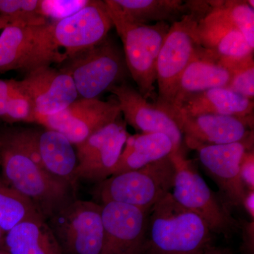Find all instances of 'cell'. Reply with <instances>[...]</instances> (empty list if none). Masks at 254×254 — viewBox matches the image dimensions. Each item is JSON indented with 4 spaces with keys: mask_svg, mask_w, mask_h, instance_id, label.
Segmentation results:
<instances>
[{
    "mask_svg": "<svg viewBox=\"0 0 254 254\" xmlns=\"http://www.w3.org/2000/svg\"><path fill=\"white\" fill-rule=\"evenodd\" d=\"M202 254H232L231 251L226 248L214 247L210 245L205 248Z\"/></svg>",
    "mask_w": 254,
    "mask_h": 254,
    "instance_id": "cell-35",
    "label": "cell"
},
{
    "mask_svg": "<svg viewBox=\"0 0 254 254\" xmlns=\"http://www.w3.org/2000/svg\"><path fill=\"white\" fill-rule=\"evenodd\" d=\"M253 147L254 139L195 150L202 167L218 185L221 198L230 208L242 207L247 190L241 179V162L246 152Z\"/></svg>",
    "mask_w": 254,
    "mask_h": 254,
    "instance_id": "cell-15",
    "label": "cell"
},
{
    "mask_svg": "<svg viewBox=\"0 0 254 254\" xmlns=\"http://www.w3.org/2000/svg\"><path fill=\"white\" fill-rule=\"evenodd\" d=\"M63 63L60 69L72 78L79 98H98L103 92L127 81L131 76L123 50L109 36Z\"/></svg>",
    "mask_w": 254,
    "mask_h": 254,
    "instance_id": "cell-6",
    "label": "cell"
},
{
    "mask_svg": "<svg viewBox=\"0 0 254 254\" xmlns=\"http://www.w3.org/2000/svg\"><path fill=\"white\" fill-rule=\"evenodd\" d=\"M64 56L53 44L50 23L28 26L11 23L0 34V73L63 63Z\"/></svg>",
    "mask_w": 254,
    "mask_h": 254,
    "instance_id": "cell-8",
    "label": "cell"
},
{
    "mask_svg": "<svg viewBox=\"0 0 254 254\" xmlns=\"http://www.w3.org/2000/svg\"><path fill=\"white\" fill-rule=\"evenodd\" d=\"M0 254H2L0 253Z\"/></svg>",
    "mask_w": 254,
    "mask_h": 254,
    "instance_id": "cell-42",
    "label": "cell"
},
{
    "mask_svg": "<svg viewBox=\"0 0 254 254\" xmlns=\"http://www.w3.org/2000/svg\"><path fill=\"white\" fill-rule=\"evenodd\" d=\"M89 0L78 1H55L41 0L42 15L45 18H51L59 21L77 12L88 4Z\"/></svg>",
    "mask_w": 254,
    "mask_h": 254,
    "instance_id": "cell-30",
    "label": "cell"
},
{
    "mask_svg": "<svg viewBox=\"0 0 254 254\" xmlns=\"http://www.w3.org/2000/svg\"><path fill=\"white\" fill-rule=\"evenodd\" d=\"M254 1H253V0H250V1H247V3H248V4L250 5V6H251V7L252 8V9H254Z\"/></svg>",
    "mask_w": 254,
    "mask_h": 254,
    "instance_id": "cell-38",
    "label": "cell"
},
{
    "mask_svg": "<svg viewBox=\"0 0 254 254\" xmlns=\"http://www.w3.org/2000/svg\"><path fill=\"white\" fill-rule=\"evenodd\" d=\"M105 3L113 26L123 42L124 55L130 76L142 96L147 100H153L155 103L158 96L155 87L157 60L170 24L136 22L124 15L114 0H106Z\"/></svg>",
    "mask_w": 254,
    "mask_h": 254,
    "instance_id": "cell-3",
    "label": "cell"
},
{
    "mask_svg": "<svg viewBox=\"0 0 254 254\" xmlns=\"http://www.w3.org/2000/svg\"><path fill=\"white\" fill-rule=\"evenodd\" d=\"M0 15L11 23L38 26L48 23L42 15L41 0H0Z\"/></svg>",
    "mask_w": 254,
    "mask_h": 254,
    "instance_id": "cell-27",
    "label": "cell"
},
{
    "mask_svg": "<svg viewBox=\"0 0 254 254\" xmlns=\"http://www.w3.org/2000/svg\"><path fill=\"white\" fill-rule=\"evenodd\" d=\"M60 245L73 254H102V205L75 199L47 220Z\"/></svg>",
    "mask_w": 254,
    "mask_h": 254,
    "instance_id": "cell-9",
    "label": "cell"
},
{
    "mask_svg": "<svg viewBox=\"0 0 254 254\" xmlns=\"http://www.w3.org/2000/svg\"><path fill=\"white\" fill-rule=\"evenodd\" d=\"M11 23V21L9 18L2 16V15H0V31L4 29L7 25H9V23Z\"/></svg>",
    "mask_w": 254,
    "mask_h": 254,
    "instance_id": "cell-37",
    "label": "cell"
},
{
    "mask_svg": "<svg viewBox=\"0 0 254 254\" xmlns=\"http://www.w3.org/2000/svg\"><path fill=\"white\" fill-rule=\"evenodd\" d=\"M211 240L205 222L170 193L148 211L141 254H202Z\"/></svg>",
    "mask_w": 254,
    "mask_h": 254,
    "instance_id": "cell-1",
    "label": "cell"
},
{
    "mask_svg": "<svg viewBox=\"0 0 254 254\" xmlns=\"http://www.w3.org/2000/svg\"><path fill=\"white\" fill-rule=\"evenodd\" d=\"M4 121L36 123V113L31 100L21 93L8 98Z\"/></svg>",
    "mask_w": 254,
    "mask_h": 254,
    "instance_id": "cell-29",
    "label": "cell"
},
{
    "mask_svg": "<svg viewBox=\"0 0 254 254\" xmlns=\"http://www.w3.org/2000/svg\"><path fill=\"white\" fill-rule=\"evenodd\" d=\"M38 219L45 218L31 200L0 179V228L4 233L21 222Z\"/></svg>",
    "mask_w": 254,
    "mask_h": 254,
    "instance_id": "cell-25",
    "label": "cell"
},
{
    "mask_svg": "<svg viewBox=\"0 0 254 254\" xmlns=\"http://www.w3.org/2000/svg\"><path fill=\"white\" fill-rule=\"evenodd\" d=\"M173 152V142L163 133L129 135L113 175L138 170L170 156Z\"/></svg>",
    "mask_w": 254,
    "mask_h": 254,
    "instance_id": "cell-22",
    "label": "cell"
},
{
    "mask_svg": "<svg viewBox=\"0 0 254 254\" xmlns=\"http://www.w3.org/2000/svg\"><path fill=\"white\" fill-rule=\"evenodd\" d=\"M26 73L18 88L31 100L36 118L59 113L78 98L72 78L62 70L44 65Z\"/></svg>",
    "mask_w": 254,
    "mask_h": 254,
    "instance_id": "cell-17",
    "label": "cell"
},
{
    "mask_svg": "<svg viewBox=\"0 0 254 254\" xmlns=\"http://www.w3.org/2000/svg\"><path fill=\"white\" fill-rule=\"evenodd\" d=\"M105 1L92 0L68 17L50 23V35L57 49L63 48L65 60L104 41L113 28Z\"/></svg>",
    "mask_w": 254,
    "mask_h": 254,
    "instance_id": "cell-11",
    "label": "cell"
},
{
    "mask_svg": "<svg viewBox=\"0 0 254 254\" xmlns=\"http://www.w3.org/2000/svg\"><path fill=\"white\" fill-rule=\"evenodd\" d=\"M175 175V164L170 155L138 170L108 177L98 183L95 196L101 204L118 202L149 211L171 193Z\"/></svg>",
    "mask_w": 254,
    "mask_h": 254,
    "instance_id": "cell-4",
    "label": "cell"
},
{
    "mask_svg": "<svg viewBox=\"0 0 254 254\" xmlns=\"http://www.w3.org/2000/svg\"><path fill=\"white\" fill-rule=\"evenodd\" d=\"M0 139L3 179L31 200L46 221L76 199L74 187L50 175L2 136Z\"/></svg>",
    "mask_w": 254,
    "mask_h": 254,
    "instance_id": "cell-2",
    "label": "cell"
},
{
    "mask_svg": "<svg viewBox=\"0 0 254 254\" xmlns=\"http://www.w3.org/2000/svg\"><path fill=\"white\" fill-rule=\"evenodd\" d=\"M207 1L208 7L198 16L195 40L208 56L230 71L242 62L254 58V49L225 13L212 1Z\"/></svg>",
    "mask_w": 254,
    "mask_h": 254,
    "instance_id": "cell-10",
    "label": "cell"
},
{
    "mask_svg": "<svg viewBox=\"0 0 254 254\" xmlns=\"http://www.w3.org/2000/svg\"><path fill=\"white\" fill-rule=\"evenodd\" d=\"M4 233V231H3V230H1V228H0V240H1V237H2L3 234Z\"/></svg>",
    "mask_w": 254,
    "mask_h": 254,
    "instance_id": "cell-39",
    "label": "cell"
},
{
    "mask_svg": "<svg viewBox=\"0 0 254 254\" xmlns=\"http://www.w3.org/2000/svg\"><path fill=\"white\" fill-rule=\"evenodd\" d=\"M240 176L247 190H254V151L247 150L240 165Z\"/></svg>",
    "mask_w": 254,
    "mask_h": 254,
    "instance_id": "cell-31",
    "label": "cell"
},
{
    "mask_svg": "<svg viewBox=\"0 0 254 254\" xmlns=\"http://www.w3.org/2000/svg\"><path fill=\"white\" fill-rule=\"evenodd\" d=\"M173 112H180L190 116L219 115L254 118V100L247 99L226 88H213L189 95L177 108L168 113Z\"/></svg>",
    "mask_w": 254,
    "mask_h": 254,
    "instance_id": "cell-19",
    "label": "cell"
},
{
    "mask_svg": "<svg viewBox=\"0 0 254 254\" xmlns=\"http://www.w3.org/2000/svg\"><path fill=\"white\" fill-rule=\"evenodd\" d=\"M198 15L193 11L185 15L170 26L156 63L158 92L154 104L164 110L173 103L182 73L199 52L194 31Z\"/></svg>",
    "mask_w": 254,
    "mask_h": 254,
    "instance_id": "cell-7",
    "label": "cell"
},
{
    "mask_svg": "<svg viewBox=\"0 0 254 254\" xmlns=\"http://www.w3.org/2000/svg\"><path fill=\"white\" fill-rule=\"evenodd\" d=\"M8 98L0 96V119L4 120L6 117V105H7Z\"/></svg>",
    "mask_w": 254,
    "mask_h": 254,
    "instance_id": "cell-36",
    "label": "cell"
},
{
    "mask_svg": "<svg viewBox=\"0 0 254 254\" xmlns=\"http://www.w3.org/2000/svg\"><path fill=\"white\" fill-rule=\"evenodd\" d=\"M10 254H61L60 245L45 219L28 220L6 232Z\"/></svg>",
    "mask_w": 254,
    "mask_h": 254,
    "instance_id": "cell-23",
    "label": "cell"
},
{
    "mask_svg": "<svg viewBox=\"0 0 254 254\" xmlns=\"http://www.w3.org/2000/svg\"><path fill=\"white\" fill-rule=\"evenodd\" d=\"M230 78V71L208 56L200 47L198 55L182 73L173 103L165 111L177 108L182 100L189 95L213 88H227Z\"/></svg>",
    "mask_w": 254,
    "mask_h": 254,
    "instance_id": "cell-20",
    "label": "cell"
},
{
    "mask_svg": "<svg viewBox=\"0 0 254 254\" xmlns=\"http://www.w3.org/2000/svg\"><path fill=\"white\" fill-rule=\"evenodd\" d=\"M0 165H1V156H0Z\"/></svg>",
    "mask_w": 254,
    "mask_h": 254,
    "instance_id": "cell-40",
    "label": "cell"
},
{
    "mask_svg": "<svg viewBox=\"0 0 254 254\" xmlns=\"http://www.w3.org/2000/svg\"><path fill=\"white\" fill-rule=\"evenodd\" d=\"M242 207L250 215V220H254V190H247L242 202Z\"/></svg>",
    "mask_w": 254,
    "mask_h": 254,
    "instance_id": "cell-34",
    "label": "cell"
},
{
    "mask_svg": "<svg viewBox=\"0 0 254 254\" xmlns=\"http://www.w3.org/2000/svg\"><path fill=\"white\" fill-rule=\"evenodd\" d=\"M170 115L181 130L184 143L193 150L254 139V118L219 115L190 116L180 112Z\"/></svg>",
    "mask_w": 254,
    "mask_h": 254,
    "instance_id": "cell-14",
    "label": "cell"
},
{
    "mask_svg": "<svg viewBox=\"0 0 254 254\" xmlns=\"http://www.w3.org/2000/svg\"><path fill=\"white\" fill-rule=\"evenodd\" d=\"M128 136L127 124L120 117L75 145L76 180L100 183L111 177Z\"/></svg>",
    "mask_w": 254,
    "mask_h": 254,
    "instance_id": "cell-13",
    "label": "cell"
},
{
    "mask_svg": "<svg viewBox=\"0 0 254 254\" xmlns=\"http://www.w3.org/2000/svg\"><path fill=\"white\" fill-rule=\"evenodd\" d=\"M242 229L243 230V249L246 254H254V220L244 221Z\"/></svg>",
    "mask_w": 254,
    "mask_h": 254,
    "instance_id": "cell-32",
    "label": "cell"
},
{
    "mask_svg": "<svg viewBox=\"0 0 254 254\" xmlns=\"http://www.w3.org/2000/svg\"><path fill=\"white\" fill-rule=\"evenodd\" d=\"M0 145H1V139H0Z\"/></svg>",
    "mask_w": 254,
    "mask_h": 254,
    "instance_id": "cell-41",
    "label": "cell"
},
{
    "mask_svg": "<svg viewBox=\"0 0 254 254\" xmlns=\"http://www.w3.org/2000/svg\"><path fill=\"white\" fill-rule=\"evenodd\" d=\"M101 205L104 228L102 254H141L148 211L118 202Z\"/></svg>",
    "mask_w": 254,
    "mask_h": 254,
    "instance_id": "cell-18",
    "label": "cell"
},
{
    "mask_svg": "<svg viewBox=\"0 0 254 254\" xmlns=\"http://www.w3.org/2000/svg\"><path fill=\"white\" fill-rule=\"evenodd\" d=\"M176 175L171 193L185 208L196 214L212 233L229 238L240 229V223L232 216L230 208L210 190L191 161L187 159L184 150L170 155Z\"/></svg>",
    "mask_w": 254,
    "mask_h": 254,
    "instance_id": "cell-5",
    "label": "cell"
},
{
    "mask_svg": "<svg viewBox=\"0 0 254 254\" xmlns=\"http://www.w3.org/2000/svg\"><path fill=\"white\" fill-rule=\"evenodd\" d=\"M124 15L136 22L173 23L190 13L188 1L182 0H114Z\"/></svg>",
    "mask_w": 254,
    "mask_h": 254,
    "instance_id": "cell-24",
    "label": "cell"
},
{
    "mask_svg": "<svg viewBox=\"0 0 254 254\" xmlns=\"http://www.w3.org/2000/svg\"><path fill=\"white\" fill-rule=\"evenodd\" d=\"M230 72L231 78L226 88L247 99L254 100V58L246 60L233 69L230 70Z\"/></svg>",
    "mask_w": 254,
    "mask_h": 254,
    "instance_id": "cell-28",
    "label": "cell"
},
{
    "mask_svg": "<svg viewBox=\"0 0 254 254\" xmlns=\"http://www.w3.org/2000/svg\"><path fill=\"white\" fill-rule=\"evenodd\" d=\"M108 91L118 100L126 124L141 133L167 135L173 142V153L184 150L183 134L170 113L149 103L127 81L112 87Z\"/></svg>",
    "mask_w": 254,
    "mask_h": 254,
    "instance_id": "cell-16",
    "label": "cell"
},
{
    "mask_svg": "<svg viewBox=\"0 0 254 254\" xmlns=\"http://www.w3.org/2000/svg\"><path fill=\"white\" fill-rule=\"evenodd\" d=\"M72 144L63 133L46 128L36 132V148L43 168L75 187L78 160Z\"/></svg>",
    "mask_w": 254,
    "mask_h": 254,
    "instance_id": "cell-21",
    "label": "cell"
},
{
    "mask_svg": "<svg viewBox=\"0 0 254 254\" xmlns=\"http://www.w3.org/2000/svg\"><path fill=\"white\" fill-rule=\"evenodd\" d=\"M20 93L16 80L0 79V96L9 98Z\"/></svg>",
    "mask_w": 254,
    "mask_h": 254,
    "instance_id": "cell-33",
    "label": "cell"
},
{
    "mask_svg": "<svg viewBox=\"0 0 254 254\" xmlns=\"http://www.w3.org/2000/svg\"><path fill=\"white\" fill-rule=\"evenodd\" d=\"M121 115L115 96L107 101L78 98L59 113L37 116L36 123L63 133L75 146Z\"/></svg>",
    "mask_w": 254,
    "mask_h": 254,
    "instance_id": "cell-12",
    "label": "cell"
},
{
    "mask_svg": "<svg viewBox=\"0 0 254 254\" xmlns=\"http://www.w3.org/2000/svg\"><path fill=\"white\" fill-rule=\"evenodd\" d=\"M212 2L225 13L232 24L242 33L251 48L254 50V11L247 1L215 0Z\"/></svg>",
    "mask_w": 254,
    "mask_h": 254,
    "instance_id": "cell-26",
    "label": "cell"
}]
</instances>
